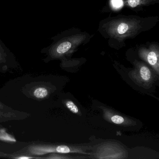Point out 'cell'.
Segmentation results:
<instances>
[{"instance_id":"8fae6325","label":"cell","mask_w":159,"mask_h":159,"mask_svg":"<svg viewBox=\"0 0 159 159\" xmlns=\"http://www.w3.org/2000/svg\"><path fill=\"white\" fill-rule=\"evenodd\" d=\"M18 159H30V158H32V157H27V156H22V157H18Z\"/></svg>"},{"instance_id":"52a82bcc","label":"cell","mask_w":159,"mask_h":159,"mask_svg":"<svg viewBox=\"0 0 159 159\" xmlns=\"http://www.w3.org/2000/svg\"><path fill=\"white\" fill-rule=\"evenodd\" d=\"M123 3L131 9H139L158 2L159 0H122Z\"/></svg>"},{"instance_id":"6da1fadb","label":"cell","mask_w":159,"mask_h":159,"mask_svg":"<svg viewBox=\"0 0 159 159\" xmlns=\"http://www.w3.org/2000/svg\"><path fill=\"white\" fill-rule=\"evenodd\" d=\"M156 17L142 18L135 16H118L109 17L100 23L99 31L106 39L122 43L134 39L155 25Z\"/></svg>"},{"instance_id":"7a4b0ae2","label":"cell","mask_w":159,"mask_h":159,"mask_svg":"<svg viewBox=\"0 0 159 159\" xmlns=\"http://www.w3.org/2000/svg\"><path fill=\"white\" fill-rule=\"evenodd\" d=\"M90 39L88 34L80 30L65 31L52 38L53 42L46 50L52 58H61L73 53L79 46Z\"/></svg>"},{"instance_id":"ba28073f","label":"cell","mask_w":159,"mask_h":159,"mask_svg":"<svg viewBox=\"0 0 159 159\" xmlns=\"http://www.w3.org/2000/svg\"><path fill=\"white\" fill-rule=\"evenodd\" d=\"M33 94L38 98H43L48 94V91L44 87H39L34 91Z\"/></svg>"},{"instance_id":"277c9868","label":"cell","mask_w":159,"mask_h":159,"mask_svg":"<svg viewBox=\"0 0 159 159\" xmlns=\"http://www.w3.org/2000/svg\"><path fill=\"white\" fill-rule=\"evenodd\" d=\"M135 68L131 72V76L138 84L148 87L152 84L155 79L153 71L147 65L141 62L135 63Z\"/></svg>"},{"instance_id":"5b68a950","label":"cell","mask_w":159,"mask_h":159,"mask_svg":"<svg viewBox=\"0 0 159 159\" xmlns=\"http://www.w3.org/2000/svg\"><path fill=\"white\" fill-rule=\"evenodd\" d=\"M139 57L147 62L156 72L159 73V51L157 44H152L148 48L143 47L139 51Z\"/></svg>"},{"instance_id":"3957f363","label":"cell","mask_w":159,"mask_h":159,"mask_svg":"<svg viewBox=\"0 0 159 159\" xmlns=\"http://www.w3.org/2000/svg\"><path fill=\"white\" fill-rule=\"evenodd\" d=\"M97 159H126L127 150L117 142H106L99 144L93 153Z\"/></svg>"},{"instance_id":"8992f818","label":"cell","mask_w":159,"mask_h":159,"mask_svg":"<svg viewBox=\"0 0 159 159\" xmlns=\"http://www.w3.org/2000/svg\"><path fill=\"white\" fill-rule=\"evenodd\" d=\"M103 110L104 119L110 122L122 126H129L133 125L134 121L117 114L111 110L103 108Z\"/></svg>"},{"instance_id":"30bf717a","label":"cell","mask_w":159,"mask_h":159,"mask_svg":"<svg viewBox=\"0 0 159 159\" xmlns=\"http://www.w3.org/2000/svg\"><path fill=\"white\" fill-rule=\"evenodd\" d=\"M111 3L112 6L116 8H120L122 6V0H111Z\"/></svg>"},{"instance_id":"9c48e42d","label":"cell","mask_w":159,"mask_h":159,"mask_svg":"<svg viewBox=\"0 0 159 159\" xmlns=\"http://www.w3.org/2000/svg\"><path fill=\"white\" fill-rule=\"evenodd\" d=\"M66 107L72 113L75 114H78L79 113V108L74 104V102H72L71 100H67L66 101Z\"/></svg>"}]
</instances>
